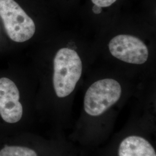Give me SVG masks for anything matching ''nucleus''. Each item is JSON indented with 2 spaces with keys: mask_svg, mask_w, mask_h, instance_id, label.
Listing matches in <instances>:
<instances>
[{
  "mask_svg": "<svg viewBox=\"0 0 156 156\" xmlns=\"http://www.w3.org/2000/svg\"><path fill=\"white\" fill-rule=\"evenodd\" d=\"M82 62L77 52L69 48L58 50L54 58L53 86L56 95L64 98L71 94L81 77Z\"/></svg>",
  "mask_w": 156,
  "mask_h": 156,
  "instance_id": "obj_1",
  "label": "nucleus"
},
{
  "mask_svg": "<svg viewBox=\"0 0 156 156\" xmlns=\"http://www.w3.org/2000/svg\"><path fill=\"white\" fill-rule=\"evenodd\" d=\"M0 16L6 33L12 41L24 42L33 37V20L14 0H0Z\"/></svg>",
  "mask_w": 156,
  "mask_h": 156,
  "instance_id": "obj_2",
  "label": "nucleus"
},
{
  "mask_svg": "<svg viewBox=\"0 0 156 156\" xmlns=\"http://www.w3.org/2000/svg\"><path fill=\"white\" fill-rule=\"evenodd\" d=\"M122 95V87L115 79H104L92 84L84 98V109L91 116H98L115 104Z\"/></svg>",
  "mask_w": 156,
  "mask_h": 156,
  "instance_id": "obj_3",
  "label": "nucleus"
},
{
  "mask_svg": "<svg viewBox=\"0 0 156 156\" xmlns=\"http://www.w3.org/2000/svg\"><path fill=\"white\" fill-rule=\"evenodd\" d=\"M109 49L117 59L130 64H143L149 57V50L140 39L129 35H119L111 39Z\"/></svg>",
  "mask_w": 156,
  "mask_h": 156,
  "instance_id": "obj_4",
  "label": "nucleus"
},
{
  "mask_svg": "<svg viewBox=\"0 0 156 156\" xmlns=\"http://www.w3.org/2000/svg\"><path fill=\"white\" fill-rule=\"evenodd\" d=\"M16 85L11 79L0 78V116L6 123L14 124L20 120L23 106Z\"/></svg>",
  "mask_w": 156,
  "mask_h": 156,
  "instance_id": "obj_5",
  "label": "nucleus"
},
{
  "mask_svg": "<svg viewBox=\"0 0 156 156\" xmlns=\"http://www.w3.org/2000/svg\"><path fill=\"white\" fill-rule=\"evenodd\" d=\"M119 156H156V151L149 141L140 136L132 135L120 144Z\"/></svg>",
  "mask_w": 156,
  "mask_h": 156,
  "instance_id": "obj_6",
  "label": "nucleus"
},
{
  "mask_svg": "<svg viewBox=\"0 0 156 156\" xmlns=\"http://www.w3.org/2000/svg\"><path fill=\"white\" fill-rule=\"evenodd\" d=\"M0 156H38L35 151L24 146H6L0 151Z\"/></svg>",
  "mask_w": 156,
  "mask_h": 156,
  "instance_id": "obj_7",
  "label": "nucleus"
},
{
  "mask_svg": "<svg viewBox=\"0 0 156 156\" xmlns=\"http://www.w3.org/2000/svg\"><path fill=\"white\" fill-rule=\"evenodd\" d=\"M94 5L99 6L101 8H106L111 6L115 2L117 1V0H91Z\"/></svg>",
  "mask_w": 156,
  "mask_h": 156,
  "instance_id": "obj_8",
  "label": "nucleus"
},
{
  "mask_svg": "<svg viewBox=\"0 0 156 156\" xmlns=\"http://www.w3.org/2000/svg\"><path fill=\"white\" fill-rule=\"evenodd\" d=\"M93 11L95 14H100L102 11V8L99 6L94 5L93 7Z\"/></svg>",
  "mask_w": 156,
  "mask_h": 156,
  "instance_id": "obj_9",
  "label": "nucleus"
}]
</instances>
